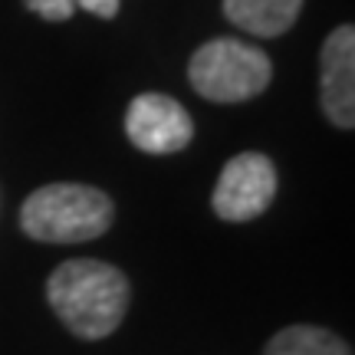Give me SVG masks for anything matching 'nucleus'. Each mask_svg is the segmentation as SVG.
<instances>
[{"label":"nucleus","instance_id":"f257e3e1","mask_svg":"<svg viewBox=\"0 0 355 355\" xmlns=\"http://www.w3.org/2000/svg\"><path fill=\"white\" fill-rule=\"evenodd\" d=\"M46 300L66 329L79 339L112 336L128 313L132 286L119 266L105 260H66L46 279Z\"/></svg>","mask_w":355,"mask_h":355},{"label":"nucleus","instance_id":"f03ea898","mask_svg":"<svg viewBox=\"0 0 355 355\" xmlns=\"http://www.w3.org/2000/svg\"><path fill=\"white\" fill-rule=\"evenodd\" d=\"M109 194L89 184H43L20 207V227L40 243L96 241L112 227Z\"/></svg>","mask_w":355,"mask_h":355},{"label":"nucleus","instance_id":"7ed1b4c3","mask_svg":"<svg viewBox=\"0 0 355 355\" xmlns=\"http://www.w3.org/2000/svg\"><path fill=\"white\" fill-rule=\"evenodd\" d=\"M188 79L194 92L211 102H247L270 86L273 63L250 43L217 37L191 56Z\"/></svg>","mask_w":355,"mask_h":355},{"label":"nucleus","instance_id":"20e7f679","mask_svg":"<svg viewBox=\"0 0 355 355\" xmlns=\"http://www.w3.org/2000/svg\"><path fill=\"white\" fill-rule=\"evenodd\" d=\"M277 194V168L273 162L260 152H243L230 158L220 178H217L211 207L220 220L230 224H243L260 217L273 204Z\"/></svg>","mask_w":355,"mask_h":355},{"label":"nucleus","instance_id":"39448f33","mask_svg":"<svg viewBox=\"0 0 355 355\" xmlns=\"http://www.w3.org/2000/svg\"><path fill=\"white\" fill-rule=\"evenodd\" d=\"M125 135L145 155H175L191 141L194 122L178 99L162 92H141L128 102Z\"/></svg>","mask_w":355,"mask_h":355},{"label":"nucleus","instance_id":"423d86ee","mask_svg":"<svg viewBox=\"0 0 355 355\" xmlns=\"http://www.w3.org/2000/svg\"><path fill=\"white\" fill-rule=\"evenodd\" d=\"M322 112L336 128L355 125V30L336 26L322 43Z\"/></svg>","mask_w":355,"mask_h":355},{"label":"nucleus","instance_id":"0eeeda50","mask_svg":"<svg viewBox=\"0 0 355 355\" xmlns=\"http://www.w3.org/2000/svg\"><path fill=\"white\" fill-rule=\"evenodd\" d=\"M303 10V0H224V17L254 37H283Z\"/></svg>","mask_w":355,"mask_h":355},{"label":"nucleus","instance_id":"6e6552de","mask_svg":"<svg viewBox=\"0 0 355 355\" xmlns=\"http://www.w3.org/2000/svg\"><path fill=\"white\" fill-rule=\"evenodd\" d=\"M263 355H352V349L322 326H286L266 343Z\"/></svg>","mask_w":355,"mask_h":355},{"label":"nucleus","instance_id":"1a4fd4ad","mask_svg":"<svg viewBox=\"0 0 355 355\" xmlns=\"http://www.w3.org/2000/svg\"><path fill=\"white\" fill-rule=\"evenodd\" d=\"M24 3H26V10H33L37 17L50 20V24H63L76 10L73 0H24Z\"/></svg>","mask_w":355,"mask_h":355},{"label":"nucleus","instance_id":"9d476101","mask_svg":"<svg viewBox=\"0 0 355 355\" xmlns=\"http://www.w3.org/2000/svg\"><path fill=\"white\" fill-rule=\"evenodd\" d=\"M73 3H79L83 10L96 13V17H105V20H112L115 13H119V3H122V0H73Z\"/></svg>","mask_w":355,"mask_h":355}]
</instances>
